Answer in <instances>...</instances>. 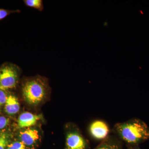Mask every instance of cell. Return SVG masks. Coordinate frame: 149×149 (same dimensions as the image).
Masks as SVG:
<instances>
[{"instance_id":"cell-4","label":"cell","mask_w":149,"mask_h":149,"mask_svg":"<svg viewBox=\"0 0 149 149\" xmlns=\"http://www.w3.org/2000/svg\"><path fill=\"white\" fill-rule=\"evenodd\" d=\"M89 131L91 136L96 140L105 139L109 133L108 125L105 122L101 120L93 121L91 124Z\"/></svg>"},{"instance_id":"cell-3","label":"cell","mask_w":149,"mask_h":149,"mask_svg":"<svg viewBox=\"0 0 149 149\" xmlns=\"http://www.w3.org/2000/svg\"><path fill=\"white\" fill-rule=\"evenodd\" d=\"M19 68L16 64L7 62L0 66V90L8 91L16 88Z\"/></svg>"},{"instance_id":"cell-9","label":"cell","mask_w":149,"mask_h":149,"mask_svg":"<svg viewBox=\"0 0 149 149\" xmlns=\"http://www.w3.org/2000/svg\"><path fill=\"white\" fill-rule=\"evenodd\" d=\"M25 5L42 11L44 9L43 1L42 0H24Z\"/></svg>"},{"instance_id":"cell-14","label":"cell","mask_w":149,"mask_h":149,"mask_svg":"<svg viewBox=\"0 0 149 149\" xmlns=\"http://www.w3.org/2000/svg\"><path fill=\"white\" fill-rule=\"evenodd\" d=\"M9 120L4 116H0V130L3 129L8 124Z\"/></svg>"},{"instance_id":"cell-5","label":"cell","mask_w":149,"mask_h":149,"mask_svg":"<svg viewBox=\"0 0 149 149\" xmlns=\"http://www.w3.org/2000/svg\"><path fill=\"white\" fill-rule=\"evenodd\" d=\"M67 149H86V141L82 135L76 130L69 131L66 135Z\"/></svg>"},{"instance_id":"cell-6","label":"cell","mask_w":149,"mask_h":149,"mask_svg":"<svg viewBox=\"0 0 149 149\" xmlns=\"http://www.w3.org/2000/svg\"><path fill=\"white\" fill-rule=\"evenodd\" d=\"M41 118V115L25 112L19 116L17 125L19 128H29L35 125Z\"/></svg>"},{"instance_id":"cell-1","label":"cell","mask_w":149,"mask_h":149,"mask_svg":"<svg viewBox=\"0 0 149 149\" xmlns=\"http://www.w3.org/2000/svg\"><path fill=\"white\" fill-rule=\"evenodd\" d=\"M114 130L120 139L128 144H137L149 139V126L137 118L117 123Z\"/></svg>"},{"instance_id":"cell-2","label":"cell","mask_w":149,"mask_h":149,"mask_svg":"<svg viewBox=\"0 0 149 149\" xmlns=\"http://www.w3.org/2000/svg\"><path fill=\"white\" fill-rule=\"evenodd\" d=\"M47 84L40 77L27 80L22 87V93L25 101L31 105L40 103L45 97Z\"/></svg>"},{"instance_id":"cell-7","label":"cell","mask_w":149,"mask_h":149,"mask_svg":"<svg viewBox=\"0 0 149 149\" xmlns=\"http://www.w3.org/2000/svg\"><path fill=\"white\" fill-rule=\"evenodd\" d=\"M19 137L20 141L25 146H31L39 139V132L36 129L27 128L20 132Z\"/></svg>"},{"instance_id":"cell-11","label":"cell","mask_w":149,"mask_h":149,"mask_svg":"<svg viewBox=\"0 0 149 149\" xmlns=\"http://www.w3.org/2000/svg\"><path fill=\"white\" fill-rule=\"evenodd\" d=\"M7 149H26V146L21 141H15L8 144Z\"/></svg>"},{"instance_id":"cell-10","label":"cell","mask_w":149,"mask_h":149,"mask_svg":"<svg viewBox=\"0 0 149 149\" xmlns=\"http://www.w3.org/2000/svg\"><path fill=\"white\" fill-rule=\"evenodd\" d=\"M9 137L6 133L0 135V149H6L8 145Z\"/></svg>"},{"instance_id":"cell-8","label":"cell","mask_w":149,"mask_h":149,"mask_svg":"<svg viewBox=\"0 0 149 149\" xmlns=\"http://www.w3.org/2000/svg\"><path fill=\"white\" fill-rule=\"evenodd\" d=\"M5 111L10 115L17 113L20 109V105L17 98L12 95H9L5 104Z\"/></svg>"},{"instance_id":"cell-12","label":"cell","mask_w":149,"mask_h":149,"mask_svg":"<svg viewBox=\"0 0 149 149\" xmlns=\"http://www.w3.org/2000/svg\"><path fill=\"white\" fill-rule=\"evenodd\" d=\"M19 10H9L5 9L0 8V20L4 19L11 14L19 13Z\"/></svg>"},{"instance_id":"cell-13","label":"cell","mask_w":149,"mask_h":149,"mask_svg":"<svg viewBox=\"0 0 149 149\" xmlns=\"http://www.w3.org/2000/svg\"><path fill=\"white\" fill-rule=\"evenodd\" d=\"M8 95L6 91L0 90V108L6 104Z\"/></svg>"}]
</instances>
